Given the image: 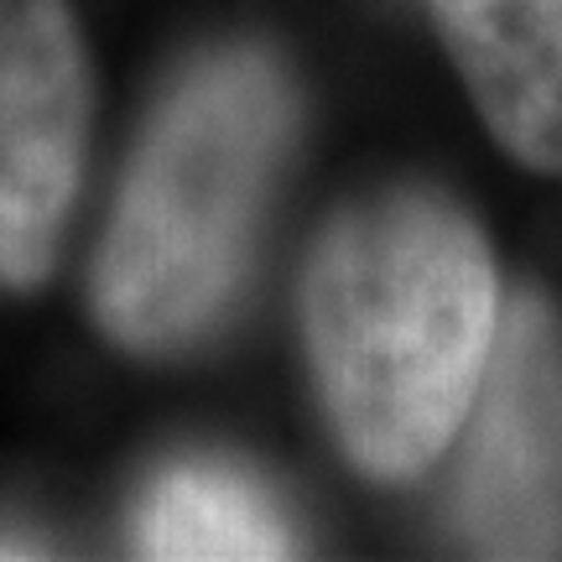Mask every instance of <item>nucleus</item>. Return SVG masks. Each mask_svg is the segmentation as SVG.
<instances>
[{
	"label": "nucleus",
	"instance_id": "nucleus-1",
	"mask_svg": "<svg viewBox=\"0 0 562 562\" xmlns=\"http://www.w3.org/2000/svg\"><path fill=\"white\" fill-rule=\"evenodd\" d=\"M302 328L323 412L349 463L402 484L448 453L501 328L480 224L432 188H381L313 245Z\"/></svg>",
	"mask_w": 562,
	"mask_h": 562
},
{
	"label": "nucleus",
	"instance_id": "nucleus-2",
	"mask_svg": "<svg viewBox=\"0 0 562 562\" xmlns=\"http://www.w3.org/2000/svg\"><path fill=\"white\" fill-rule=\"evenodd\" d=\"M292 136L297 89L261 47L209 53L167 89L94 261V313L121 349L161 360L220 328Z\"/></svg>",
	"mask_w": 562,
	"mask_h": 562
},
{
	"label": "nucleus",
	"instance_id": "nucleus-3",
	"mask_svg": "<svg viewBox=\"0 0 562 562\" xmlns=\"http://www.w3.org/2000/svg\"><path fill=\"white\" fill-rule=\"evenodd\" d=\"M463 427L459 537L484 558H562V323L542 297L501 313Z\"/></svg>",
	"mask_w": 562,
	"mask_h": 562
},
{
	"label": "nucleus",
	"instance_id": "nucleus-4",
	"mask_svg": "<svg viewBox=\"0 0 562 562\" xmlns=\"http://www.w3.org/2000/svg\"><path fill=\"white\" fill-rule=\"evenodd\" d=\"M89 140V58L68 0H0V297L58 261Z\"/></svg>",
	"mask_w": 562,
	"mask_h": 562
},
{
	"label": "nucleus",
	"instance_id": "nucleus-5",
	"mask_svg": "<svg viewBox=\"0 0 562 562\" xmlns=\"http://www.w3.org/2000/svg\"><path fill=\"white\" fill-rule=\"evenodd\" d=\"M432 16L490 136L562 178V0H432Z\"/></svg>",
	"mask_w": 562,
	"mask_h": 562
},
{
	"label": "nucleus",
	"instance_id": "nucleus-6",
	"mask_svg": "<svg viewBox=\"0 0 562 562\" xmlns=\"http://www.w3.org/2000/svg\"><path fill=\"white\" fill-rule=\"evenodd\" d=\"M136 542L146 558H292L297 531L250 474L178 463L140 501Z\"/></svg>",
	"mask_w": 562,
	"mask_h": 562
}]
</instances>
